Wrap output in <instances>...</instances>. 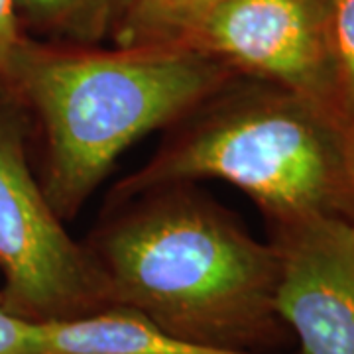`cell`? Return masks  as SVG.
Masks as SVG:
<instances>
[{"label": "cell", "instance_id": "cell-1", "mask_svg": "<svg viewBox=\"0 0 354 354\" xmlns=\"http://www.w3.org/2000/svg\"><path fill=\"white\" fill-rule=\"evenodd\" d=\"M87 244L114 307L165 333L252 354H281L291 335L278 315L279 254L193 185L118 201Z\"/></svg>", "mask_w": 354, "mask_h": 354}, {"label": "cell", "instance_id": "cell-2", "mask_svg": "<svg viewBox=\"0 0 354 354\" xmlns=\"http://www.w3.org/2000/svg\"><path fill=\"white\" fill-rule=\"evenodd\" d=\"M232 77V69L199 51L99 50L24 39L6 83L38 118L39 185L67 223L132 144L174 127Z\"/></svg>", "mask_w": 354, "mask_h": 354}, {"label": "cell", "instance_id": "cell-3", "mask_svg": "<svg viewBox=\"0 0 354 354\" xmlns=\"http://www.w3.org/2000/svg\"><path fill=\"white\" fill-rule=\"evenodd\" d=\"M169 128L158 152L118 183L116 201L218 179L252 199L272 228L313 216L351 223V132L329 109L236 75Z\"/></svg>", "mask_w": 354, "mask_h": 354}, {"label": "cell", "instance_id": "cell-4", "mask_svg": "<svg viewBox=\"0 0 354 354\" xmlns=\"http://www.w3.org/2000/svg\"><path fill=\"white\" fill-rule=\"evenodd\" d=\"M0 270V299L26 321H69L114 307L101 268L51 209L32 176L20 132L2 116Z\"/></svg>", "mask_w": 354, "mask_h": 354}, {"label": "cell", "instance_id": "cell-5", "mask_svg": "<svg viewBox=\"0 0 354 354\" xmlns=\"http://www.w3.org/2000/svg\"><path fill=\"white\" fill-rule=\"evenodd\" d=\"M185 50L215 57L236 75L290 88L337 114L333 0H228Z\"/></svg>", "mask_w": 354, "mask_h": 354}, {"label": "cell", "instance_id": "cell-6", "mask_svg": "<svg viewBox=\"0 0 354 354\" xmlns=\"http://www.w3.org/2000/svg\"><path fill=\"white\" fill-rule=\"evenodd\" d=\"M279 254L276 307L301 354H354L351 223L313 216L272 228Z\"/></svg>", "mask_w": 354, "mask_h": 354}, {"label": "cell", "instance_id": "cell-7", "mask_svg": "<svg viewBox=\"0 0 354 354\" xmlns=\"http://www.w3.org/2000/svg\"><path fill=\"white\" fill-rule=\"evenodd\" d=\"M34 337L36 354H252L179 339L127 307L34 323Z\"/></svg>", "mask_w": 354, "mask_h": 354}, {"label": "cell", "instance_id": "cell-8", "mask_svg": "<svg viewBox=\"0 0 354 354\" xmlns=\"http://www.w3.org/2000/svg\"><path fill=\"white\" fill-rule=\"evenodd\" d=\"M228 0H120L109 38L120 50H185Z\"/></svg>", "mask_w": 354, "mask_h": 354}, {"label": "cell", "instance_id": "cell-9", "mask_svg": "<svg viewBox=\"0 0 354 354\" xmlns=\"http://www.w3.org/2000/svg\"><path fill=\"white\" fill-rule=\"evenodd\" d=\"M18 26L48 34L53 44L99 46L111 36L120 0H12Z\"/></svg>", "mask_w": 354, "mask_h": 354}, {"label": "cell", "instance_id": "cell-10", "mask_svg": "<svg viewBox=\"0 0 354 354\" xmlns=\"http://www.w3.org/2000/svg\"><path fill=\"white\" fill-rule=\"evenodd\" d=\"M333 38L337 69V114L354 128V0H333Z\"/></svg>", "mask_w": 354, "mask_h": 354}, {"label": "cell", "instance_id": "cell-11", "mask_svg": "<svg viewBox=\"0 0 354 354\" xmlns=\"http://www.w3.org/2000/svg\"><path fill=\"white\" fill-rule=\"evenodd\" d=\"M0 354H36L34 321L10 313L0 299Z\"/></svg>", "mask_w": 354, "mask_h": 354}, {"label": "cell", "instance_id": "cell-12", "mask_svg": "<svg viewBox=\"0 0 354 354\" xmlns=\"http://www.w3.org/2000/svg\"><path fill=\"white\" fill-rule=\"evenodd\" d=\"M22 41L12 0H0V83H6L14 55Z\"/></svg>", "mask_w": 354, "mask_h": 354}, {"label": "cell", "instance_id": "cell-13", "mask_svg": "<svg viewBox=\"0 0 354 354\" xmlns=\"http://www.w3.org/2000/svg\"><path fill=\"white\" fill-rule=\"evenodd\" d=\"M351 132V174H353V193H354V128H348ZM351 228H353L354 236V207H353V216H351Z\"/></svg>", "mask_w": 354, "mask_h": 354}]
</instances>
